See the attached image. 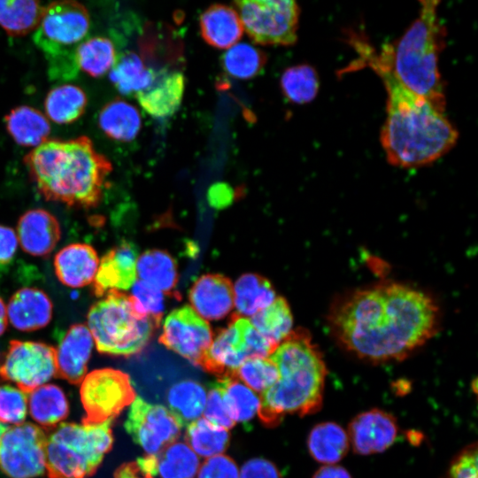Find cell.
<instances>
[{
	"mask_svg": "<svg viewBox=\"0 0 478 478\" xmlns=\"http://www.w3.org/2000/svg\"><path fill=\"white\" fill-rule=\"evenodd\" d=\"M244 318L234 321L222 329L212 342L199 363V366L220 378L235 376L249 353L243 338Z\"/></svg>",
	"mask_w": 478,
	"mask_h": 478,
	"instance_id": "16",
	"label": "cell"
},
{
	"mask_svg": "<svg viewBox=\"0 0 478 478\" xmlns=\"http://www.w3.org/2000/svg\"><path fill=\"white\" fill-rule=\"evenodd\" d=\"M166 398L169 411L183 428L199 419L204 412L206 392L199 382L184 380L169 389Z\"/></svg>",
	"mask_w": 478,
	"mask_h": 478,
	"instance_id": "33",
	"label": "cell"
},
{
	"mask_svg": "<svg viewBox=\"0 0 478 478\" xmlns=\"http://www.w3.org/2000/svg\"><path fill=\"white\" fill-rule=\"evenodd\" d=\"M159 342L198 366L212 342V332L206 320L184 305L166 316Z\"/></svg>",
	"mask_w": 478,
	"mask_h": 478,
	"instance_id": "14",
	"label": "cell"
},
{
	"mask_svg": "<svg viewBox=\"0 0 478 478\" xmlns=\"http://www.w3.org/2000/svg\"><path fill=\"white\" fill-rule=\"evenodd\" d=\"M18 241L27 253L47 256L59 241L60 225L54 215L43 209H32L22 214L17 226Z\"/></svg>",
	"mask_w": 478,
	"mask_h": 478,
	"instance_id": "20",
	"label": "cell"
},
{
	"mask_svg": "<svg viewBox=\"0 0 478 478\" xmlns=\"http://www.w3.org/2000/svg\"><path fill=\"white\" fill-rule=\"evenodd\" d=\"M266 63V55L260 49L247 42L228 48L221 57L223 70L231 77L248 80L258 76Z\"/></svg>",
	"mask_w": 478,
	"mask_h": 478,
	"instance_id": "38",
	"label": "cell"
},
{
	"mask_svg": "<svg viewBox=\"0 0 478 478\" xmlns=\"http://www.w3.org/2000/svg\"><path fill=\"white\" fill-rule=\"evenodd\" d=\"M113 478H154L143 471L136 461L127 462L120 466L114 473Z\"/></svg>",
	"mask_w": 478,
	"mask_h": 478,
	"instance_id": "50",
	"label": "cell"
},
{
	"mask_svg": "<svg viewBox=\"0 0 478 478\" xmlns=\"http://www.w3.org/2000/svg\"><path fill=\"white\" fill-rule=\"evenodd\" d=\"M239 469L228 456L220 454L208 458L199 466L197 478H238Z\"/></svg>",
	"mask_w": 478,
	"mask_h": 478,
	"instance_id": "47",
	"label": "cell"
},
{
	"mask_svg": "<svg viewBox=\"0 0 478 478\" xmlns=\"http://www.w3.org/2000/svg\"><path fill=\"white\" fill-rule=\"evenodd\" d=\"M199 28L204 41L220 50L235 45L243 34V27L235 8L222 4L210 5L201 13Z\"/></svg>",
	"mask_w": 478,
	"mask_h": 478,
	"instance_id": "25",
	"label": "cell"
},
{
	"mask_svg": "<svg viewBox=\"0 0 478 478\" xmlns=\"http://www.w3.org/2000/svg\"><path fill=\"white\" fill-rule=\"evenodd\" d=\"M7 319L21 331L44 328L52 317V303L41 289L23 288L16 291L6 306Z\"/></svg>",
	"mask_w": 478,
	"mask_h": 478,
	"instance_id": "22",
	"label": "cell"
},
{
	"mask_svg": "<svg viewBox=\"0 0 478 478\" xmlns=\"http://www.w3.org/2000/svg\"><path fill=\"white\" fill-rule=\"evenodd\" d=\"M154 71L151 84L135 96L141 107L154 118L172 116L179 109L185 89V78L180 71Z\"/></svg>",
	"mask_w": 478,
	"mask_h": 478,
	"instance_id": "18",
	"label": "cell"
},
{
	"mask_svg": "<svg viewBox=\"0 0 478 478\" xmlns=\"http://www.w3.org/2000/svg\"><path fill=\"white\" fill-rule=\"evenodd\" d=\"M139 466L151 476L160 478H195L199 458L183 442H173L155 455L137 459Z\"/></svg>",
	"mask_w": 478,
	"mask_h": 478,
	"instance_id": "24",
	"label": "cell"
},
{
	"mask_svg": "<svg viewBox=\"0 0 478 478\" xmlns=\"http://www.w3.org/2000/svg\"><path fill=\"white\" fill-rule=\"evenodd\" d=\"M27 409L42 428H50L57 427L67 417L69 405L58 386L43 384L28 393Z\"/></svg>",
	"mask_w": 478,
	"mask_h": 478,
	"instance_id": "29",
	"label": "cell"
},
{
	"mask_svg": "<svg viewBox=\"0 0 478 478\" xmlns=\"http://www.w3.org/2000/svg\"><path fill=\"white\" fill-rule=\"evenodd\" d=\"M154 75V71L145 66L141 57L127 51L117 57L110 80L120 94L135 96L151 84Z\"/></svg>",
	"mask_w": 478,
	"mask_h": 478,
	"instance_id": "31",
	"label": "cell"
},
{
	"mask_svg": "<svg viewBox=\"0 0 478 478\" xmlns=\"http://www.w3.org/2000/svg\"><path fill=\"white\" fill-rule=\"evenodd\" d=\"M160 320L136 312L128 296L112 290L88 313V328L100 353L131 356L149 343Z\"/></svg>",
	"mask_w": 478,
	"mask_h": 478,
	"instance_id": "7",
	"label": "cell"
},
{
	"mask_svg": "<svg viewBox=\"0 0 478 478\" xmlns=\"http://www.w3.org/2000/svg\"><path fill=\"white\" fill-rule=\"evenodd\" d=\"M80 395L86 413L82 421L89 423L112 420L136 397L128 374L113 368L96 369L86 374Z\"/></svg>",
	"mask_w": 478,
	"mask_h": 478,
	"instance_id": "10",
	"label": "cell"
},
{
	"mask_svg": "<svg viewBox=\"0 0 478 478\" xmlns=\"http://www.w3.org/2000/svg\"><path fill=\"white\" fill-rule=\"evenodd\" d=\"M235 376L261 394L276 382L279 373L269 358H251L241 365Z\"/></svg>",
	"mask_w": 478,
	"mask_h": 478,
	"instance_id": "42",
	"label": "cell"
},
{
	"mask_svg": "<svg viewBox=\"0 0 478 478\" xmlns=\"http://www.w3.org/2000/svg\"><path fill=\"white\" fill-rule=\"evenodd\" d=\"M439 321L432 297L398 282L351 291L331 305L328 315L338 344L372 363L405 358L437 333Z\"/></svg>",
	"mask_w": 478,
	"mask_h": 478,
	"instance_id": "1",
	"label": "cell"
},
{
	"mask_svg": "<svg viewBox=\"0 0 478 478\" xmlns=\"http://www.w3.org/2000/svg\"><path fill=\"white\" fill-rule=\"evenodd\" d=\"M6 428H7V426L0 422V439L3 434L4 433V431L6 430Z\"/></svg>",
	"mask_w": 478,
	"mask_h": 478,
	"instance_id": "53",
	"label": "cell"
},
{
	"mask_svg": "<svg viewBox=\"0 0 478 478\" xmlns=\"http://www.w3.org/2000/svg\"><path fill=\"white\" fill-rule=\"evenodd\" d=\"M99 258L87 243H72L61 249L54 258L58 279L71 288L84 287L94 281Z\"/></svg>",
	"mask_w": 478,
	"mask_h": 478,
	"instance_id": "23",
	"label": "cell"
},
{
	"mask_svg": "<svg viewBox=\"0 0 478 478\" xmlns=\"http://www.w3.org/2000/svg\"><path fill=\"white\" fill-rule=\"evenodd\" d=\"M87 104L88 97L81 88L73 84L58 85L45 97V116L57 124H70L83 115Z\"/></svg>",
	"mask_w": 478,
	"mask_h": 478,
	"instance_id": "30",
	"label": "cell"
},
{
	"mask_svg": "<svg viewBox=\"0 0 478 478\" xmlns=\"http://www.w3.org/2000/svg\"><path fill=\"white\" fill-rule=\"evenodd\" d=\"M277 367L276 382L261 393L258 416L266 426L278 425L286 414L313 413L322 405L327 366L309 333L298 328L268 357Z\"/></svg>",
	"mask_w": 478,
	"mask_h": 478,
	"instance_id": "4",
	"label": "cell"
},
{
	"mask_svg": "<svg viewBox=\"0 0 478 478\" xmlns=\"http://www.w3.org/2000/svg\"><path fill=\"white\" fill-rule=\"evenodd\" d=\"M189 297L196 312L211 320L224 318L234 305L232 283L220 274H205L198 278Z\"/></svg>",
	"mask_w": 478,
	"mask_h": 478,
	"instance_id": "21",
	"label": "cell"
},
{
	"mask_svg": "<svg viewBox=\"0 0 478 478\" xmlns=\"http://www.w3.org/2000/svg\"><path fill=\"white\" fill-rule=\"evenodd\" d=\"M89 27V11L77 1H56L44 7L33 40L48 61L51 79L76 76L79 71L74 61L75 51L86 39Z\"/></svg>",
	"mask_w": 478,
	"mask_h": 478,
	"instance_id": "8",
	"label": "cell"
},
{
	"mask_svg": "<svg viewBox=\"0 0 478 478\" xmlns=\"http://www.w3.org/2000/svg\"><path fill=\"white\" fill-rule=\"evenodd\" d=\"M238 478H282V476L273 462L255 458L243 465Z\"/></svg>",
	"mask_w": 478,
	"mask_h": 478,
	"instance_id": "48",
	"label": "cell"
},
{
	"mask_svg": "<svg viewBox=\"0 0 478 478\" xmlns=\"http://www.w3.org/2000/svg\"><path fill=\"white\" fill-rule=\"evenodd\" d=\"M252 326L270 343L277 346L293 330V317L283 297H277L267 307L251 317Z\"/></svg>",
	"mask_w": 478,
	"mask_h": 478,
	"instance_id": "37",
	"label": "cell"
},
{
	"mask_svg": "<svg viewBox=\"0 0 478 478\" xmlns=\"http://www.w3.org/2000/svg\"><path fill=\"white\" fill-rule=\"evenodd\" d=\"M233 289L236 318L252 316L277 297L271 283L254 274L241 276Z\"/></svg>",
	"mask_w": 478,
	"mask_h": 478,
	"instance_id": "32",
	"label": "cell"
},
{
	"mask_svg": "<svg viewBox=\"0 0 478 478\" xmlns=\"http://www.w3.org/2000/svg\"><path fill=\"white\" fill-rule=\"evenodd\" d=\"M24 164L45 199L81 208L99 204L112 170L85 135L48 139L24 157Z\"/></svg>",
	"mask_w": 478,
	"mask_h": 478,
	"instance_id": "3",
	"label": "cell"
},
{
	"mask_svg": "<svg viewBox=\"0 0 478 478\" xmlns=\"http://www.w3.org/2000/svg\"><path fill=\"white\" fill-rule=\"evenodd\" d=\"M112 420L59 424L47 439L48 478H89L111 450Z\"/></svg>",
	"mask_w": 478,
	"mask_h": 478,
	"instance_id": "6",
	"label": "cell"
},
{
	"mask_svg": "<svg viewBox=\"0 0 478 478\" xmlns=\"http://www.w3.org/2000/svg\"><path fill=\"white\" fill-rule=\"evenodd\" d=\"M204 417L211 423L227 430L233 428L235 424L225 400L222 389L217 382L211 385L204 410Z\"/></svg>",
	"mask_w": 478,
	"mask_h": 478,
	"instance_id": "45",
	"label": "cell"
},
{
	"mask_svg": "<svg viewBox=\"0 0 478 478\" xmlns=\"http://www.w3.org/2000/svg\"><path fill=\"white\" fill-rule=\"evenodd\" d=\"M124 426L147 455H155L175 442L182 428L168 408L141 397L132 402Z\"/></svg>",
	"mask_w": 478,
	"mask_h": 478,
	"instance_id": "13",
	"label": "cell"
},
{
	"mask_svg": "<svg viewBox=\"0 0 478 478\" xmlns=\"http://www.w3.org/2000/svg\"><path fill=\"white\" fill-rule=\"evenodd\" d=\"M18 237L14 230L0 225V265L9 263L15 255Z\"/></svg>",
	"mask_w": 478,
	"mask_h": 478,
	"instance_id": "49",
	"label": "cell"
},
{
	"mask_svg": "<svg viewBox=\"0 0 478 478\" xmlns=\"http://www.w3.org/2000/svg\"><path fill=\"white\" fill-rule=\"evenodd\" d=\"M7 311L6 305L0 298V335L5 331L7 327Z\"/></svg>",
	"mask_w": 478,
	"mask_h": 478,
	"instance_id": "52",
	"label": "cell"
},
{
	"mask_svg": "<svg viewBox=\"0 0 478 478\" xmlns=\"http://www.w3.org/2000/svg\"><path fill=\"white\" fill-rule=\"evenodd\" d=\"M311 456L324 465H335L347 453L350 442L347 431L335 422L317 424L307 440Z\"/></svg>",
	"mask_w": 478,
	"mask_h": 478,
	"instance_id": "28",
	"label": "cell"
},
{
	"mask_svg": "<svg viewBox=\"0 0 478 478\" xmlns=\"http://www.w3.org/2000/svg\"><path fill=\"white\" fill-rule=\"evenodd\" d=\"M7 132L20 146L35 148L48 140L50 124L39 110L19 105L12 109L4 117Z\"/></svg>",
	"mask_w": 478,
	"mask_h": 478,
	"instance_id": "26",
	"label": "cell"
},
{
	"mask_svg": "<svg viewBox=\"0 0 478 478\" xmlns=\"http://www.w3.org/2000/svg\"><path fill=\"white\" fill-rule=\"evenodd\" d=\"M185 439L197 456L208 459L226 451L229 433L204 418H199L187 426Z\"/></svg>",
	"mask_w": 478,
	"mask_h": 478,
	"instance_id": "39",
	"label": "cell"
},
{
	"mask_svg": "<svg viewBox=\"0 0 478 478\" xmlns=\"http://www.w3.org/2000/svg\"><path fill=\"white\" fill-rule=\"evenodd\" d=\"M117 59L113 42L107 37L86 38L77 47L74 61L78 71L93 78L104 76L112 68Z\"/></svg>",
	"mask_w": 478,
	"mask_h": 478,
	"instance_id": "35",
	"label": "cell"
},
{
	"mask_svg": "<svg viewBox=\"0 0 478 478\" xmlns=\"http://www.w3.org/2000/svg\"><path fill=\"white\" fill-rule=\"evenodd\" d=\"M222 389L234 420L247 422L254 418L260 408V397L235 376L216 381Z\"/></svg>",
	"mask_w": 478,
	"mask_h": 478,
	"instance_id": "41",
	"label": "cell"
},
{
	"mask_svg": "<svg viewBox=\"0 0 478 478\" xmlns=\"http://www.w3.org/2000/svg\"><path fill=\"white\" fill-rule=\"evenodd\" d=\"M129 298L138 313L161 320L165 309L162 291L141 280H136L132 285V294Z\"/></svg>",
	"mask_w": 478,
	"mask_h": 478,
	"instance_id": "43",
	"label": "cell"
},
{
	"mask_svg": "<svg viewBox=\"0 0 478 478\" xmlns=\"http://www.w3.org/2000/svg\"><path fill=\"white\" fill-rule=\"evenodd\" d=\"M312 478H351V476L343 466L324 465L315 472Z\"/></svg>",
	"mask_w": 478,
	"mask_h": 478,
	"instance_id": "51",
	"label": "cell"
},
{
	"mask_svg": "<svg viewBox=\"0 0 478 478\" xmlns=\"http://www.w3.org/2000/svg\"><path fill=\"white\" fill-rule=\"evenodd\" d=\"M137 250L127 242L107 251L101 261L94 278L93 290L102 297L112 290L128 289L136 281Z\"/></svg>",
	"mask_w": 478,
	"mask_h": 478,
	"instance_id": "17",
	"label": "cell"
},
{
	"mask_svg": "<svg viewBox=\"0 0 478 478\" xmlns=\"http://www.w3.org/2000/svg\"><path fill=\"white\" fill-rule=\"evenodd\" d=\"M27 393L11 385L0 386V422L19 425L27 412Z\"/></svg>",
	"mask_w": 478,
	"mask_h": 478,
	"instance_id": "44",
	"label": "cell"
},
{
	"mask_svg": "<svg viewBox=\"0 0 478 478\" xmlns=\"http://www.w3.org/2000/svg\"><path fill=\"white\" fill-rule=\"evenodd\" d=\"M47 436L32 423L7 427L0 439V469L11 478H34L46 467Z\"/></svg>",
	"mask_w": 478,
	"mask_h": 478,
	"instance_id": "12",
	"label": "cell"
},
{
	"mask_svg": "<svg viewBox=\"0 0 478 478\" xmlns=\"http://www.w3.org/2000/svg\"><path fill=\"white\" fill-rule=\"evenodd\" d=\"M478 447L474 443L465 447L451 460L447 478H477Z\"/></svg>",
	"mask_w": 478,
	"mask_h": 478,
	"instance_id": "46",
	"label": "cell"
},
{
	"mask_svg": "<svg viewBox=\"0 0 478 478\" xmlns=\"http://www.w3.org/2000/svg\"><path fill=\"white\" fill-rule=\"evenodd\" d=\"M398 426L389 412L372 409L352 419L347 431L350 445L361 455L380 453L389 448L396 441Z\"/></svg>",
	"mask_w": 478,
	"mask_h": 478,
	"instance_id": "15",
	"label": "cell"
},
{
	"mask_svg": "<svg viewBox=\"0 0 478 478\" xmlns=\"http://www.w3.org/2000/svg\"><path fill=\"white\" fill-rule=\"evenodd\" d=\"M419 16L394 47L386 45L391 69L411 92L444 112L445 96L438 70L442 27L438 1H420Z\"/></svg>",
	"mask_w": 478,
	"mask_h": 478,
	"instance_id": "5",
	"label": "cell"
},
{
	"mask_svg": "<svg viewBox=\"0 0 478 478\" xmlns=\"http://www.w3.org/2000/svg\"><path fill=\"white\" fill-rule=\"evenodd\" d=\"M139 280L162 292L171 291L177 282V270L173 258L166 251L150 250L136 260Z\"/></svg>",
	"mask_w": 478,
	"mask_h": 478,
	"instance_id": "36",
	"label": "cell"
},
{
	"mask_svg": "<svg viewBox=\"0 0 478 478\" xmlns=\"http://www.w3.org/2000/svg\"><path fill=\"white\" fill-rule=\"evenodd\" d=\"M98 126L110 139L121 143L133 141L142 127L139 111L128 102L115 98L99 112Z\"/></svg>",
	"mask_w": 478,
	"mask_h": 478,
	"instance_id": "27",
	"label": "cell"
},
{
	"mask_svg": "<svg viewBox=\"0 0 478 478\" xmlns=\"http://www.w3.org/2000/svg\"><path fill=\"white\" fill-rule=\"evenodd\" d=\"M280 85L289 101L304 104L316 97L320 81L315 69L303 64L287 68L281 76Z\"/></svg>",
	"mask_w": 478,
	"mask_h": 478,
	"instance_id": "40",
	"label": "cell"
},
{
	"mask_svg": "<svg viewBox=\"0 0 478 478\" xmlns=\"http://www.w3.org/2000/svg\"><path fill=\"white\" fill-rule=\"evenodd\" d=\"M44 7L34 0H0V27L12 37L34 33Z\"/></svg>",
	"mask_w": 478,
	"mask_h": 478,
	"instance_id": "34",
	"label": "cell"
},
{
	"mask_svg": "<svg viewBox=\"0 0 478 478\" xmlns=\"http://www.w3.org/2000/svg\"><path fill=\"white\" fill-rule=\"evenodd\" d=\"M357 50L387 90V116L381 143L389 163L404 168L418 167L446 154L456 144L458 132L444 113L397 79L386 46L380 55L360 42H357Z\"/></svg>",
	"mask_w": 478,
	"mask_h": 478,
	"instance_id": "2",
	"label": "cell"
},
{
	"mask_svg": "<svg viewBox=\"0 0 478 478\" xmlns=\"http://www.w3.org/2000/svg\"><path fill=\"white\" fill-rule=\"evenodd\" d=\"M243 30L260 45H291L297 38L299 6L291 0L235 1Z\"/></svg>",
	"mask_w": 478,
	"mask_h": 478,
	"instance_id": "9",
	"label": "cell"
},
{
	"mask_svg": "<svg viewBox=\"0 0 478 478\" xmlns=\"http://www.w3.org/2000/svg\"><path fill=\"white\" fill-rule=\"evenodd\" d=\"M93 345V337L86 325H72L56 349L57 374L70 383L81 382Z\"/></svg>",
	"mask_w": 478,
	"mask_h": 478,
	"instance_id": "19",
	"label": "cell"
},
{
	"mask_svg": "<svg viewBox=\"0 0 478 478\" xmlns=\"http://www.w3.org/2000/svg\"><path fill=\"white\" fill-rule=\"evenodd\" d=\"M57 374L56 348L40 342L12 340L0 352V380L28 394Z\"/></svg>",
	"mask_w": 478,
	"mask_h": 478,
	"instance_id": "11",
	"label": "cell"
}]
</instances>
